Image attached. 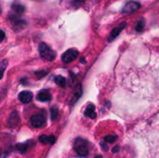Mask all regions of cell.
<instances>
[{
	"instance_id": "1",
	"label": "cell",
	"mask_w": 159,
	"mask_h": 158,
	"mask_svg": "<svg viewBox=\"0 0 159 158\" xmlns=\"http://www.w3.org/2000/svg\"><path fill=\"white\" fill-rule=\"evenodd\" d=\"M113 105L122 117H144L159 110V51L135 45L116 68Z\"/></svg>"
},
{
	"instance_id": "2",
	"label": "cell",
	"mask_w": 159,
	"mask_h": 158,
	"mask_svg": "<svg viewBox=\"0 0 159 158\" xmlns=\"http://www.w3.org/2000/svg\"><path fill=\"white\" fill-rule=\"evenodd\" d=\"M139 141L134 145V153L130 158H159V128L146 133L145 138Z\"/></svg>"
},
{
	"instance_id": "3",
	"label": "cell",
	"mask_w": 159,
	"mask_h": 158,
	"mask_svg": "<svg viewBox=\"0 0 159 158\" xmlns=\"http://www.w3.org/2000/svg\"><path fill=\"white\" fill-rule=\"evenodd\" d=\"M39 51H40L41 57L44 58L45 60L51 61V60H54L55 59L56 53L50 46H48L46 43H40V46H39Z\"/></svg>"
},
{
	"instance_id": "4",
	"label": "cell",
	"mask_w": 159,
	"mask_h": 158,
	"mask_svg": "<svg viewBox=\"0 0 159 158\" xmlns=\"http://www.w3.org/2000/svg\"><path fill=\"white\" fill-rule=\"evenodd\" d=\"M75 150L80 156H85L88 154V143L87 141L79 138L75 142Z\"/></svg>"
},
{
	"instance_id": "5",
	"label": "cell",
	"mask_w": 159,
	"mask_h": 158,
	"mask_svg": "<svg viewBox=\"0 0 159 158\" xmlns=\"http://www.w3.org/2000/svg\"><path fill=\"white\" fill-rule=\"evenodd\" d=\"M45 122H46V118L43 114L34 115L30 119V122L32 125L34 127H37V128L43 126Z\"/></svg>"
},
{
	"instance_id": "6",
	"label": "cell",
	"mask_w": 159,
	"mask_h": 158,
	"mask_svg": "<svg viewBox=\"0 0 159 158\" xmlns=\"http://www.w3.org/2000/svg\"><path fill=\"white\" fill-rule=\"evenodd\" d=\"M79 55V52L75 49H70L67 50L65 54L62 55L61 59L65 63H69L72 60H75L76 57Z\"/></svg>"
},
{
	"instance_id": "7",
	"label": "cell",
	"mask_w": 159,
	"mask_h": 158,
	"mask_svg": "<svg viewBox=\"0 0 159 158\" xmlns=\"http://www.w3.org/2000/svg\"><path fill=\"white\" fill-rule=\"evenodd\" d=\"M32 99L33 94L32 92H30L29 91H23L22 92H20V94H19V99L23 103H29L30 102H31Z\"/></svg>"
},
{
	"instance_id": "8",
	"label": "cell",
	"mask_w": 159,
	"mask_h": 158,
	"mask_svg": "<svg viewBox=\"0 0 159 158\" xmlns=\"http://www.w3.org/2000/svg\"><path fill=\"white\" fill-rule=\"evenodd\" d=\"M140 8V4L136 2H130L127 3L124 8V12H132L134 11L138 10Z\"/></svg>"
},
{
	"instance_id": "9",
	"label": "cell",
	"mask_w": 159,
	"mask_h": 158,
	"mask_svg": "<svg viewBox=\"0 0 159 158\" xmlns=\"http://www.w3.org/2000/svg\"><path fill=\"white\" fill-rule=\"evenodd\" d=\"M37 99L41 102H47V101L51 100V94L46 90L41 91L37 95Z\"/></svg>"
},
{
	"instance_id": "10",
	"label": "cell",
	"mask_w": 159,
	"mask_h": 158,
	"mask_svg": "<svg viewBox=\"0 0 159 158\" xmlns=\"http://www.w3.org/2000/svg\"><path fill=\"white\" fill-rule=\"evenodd\" d=\"M95 107L94 105H89L88 107H87V109L85 111V115L87 116H91V118H93L96 116V113H95Z\"/></svg>"
},
{
	"instance_id": "11",
	"label": "cell",
	"mask_w": 159,
	"mask_h": 158,
	"mask_svg": "<svg viewBox=\"0 0 159 158\" xmlns=\"http://www.w3.org/2000/svg\"><path fill=\"white\" fill-rule=\"evenodd\" d=\"M55 82L61 86H64L65 85V77H63L62 76H57L55 78Z\"/></svg>"
},
{
	"instance_id": "12",
	"label": "cell",
	"mask_w": 159,
	"mask_h": 158,
	"mask_svg": "<svg viewBox=\"0 0 159 158\" xmlns=\"http://www.w3.org/2000/svg\"><path fill=\"white\" fill-rule=\"evenodd\" d=\"M70 158H77V157H70Z\"/></svg>"
}]
</instances>
